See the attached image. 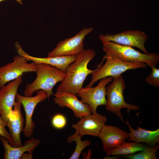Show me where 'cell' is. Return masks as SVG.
I'll return each instance as SVG.
<instances>
[{
	"label": "cell",
	"instance_id": "cell-1",
	"mask_svg": "<svg viewBox=\"0 0 159 159\" xmlns=\"http://www.w3.org/2000/svg\"><path fill=\"white\" fill-rule=\"evenodd\" d=\"M95 55V51L90 49H84L77 54L76 61L67 68L65 78L57 87L56 91L77 94L78 92L82 87L87 76L97 71L102 64L103 59L95 69L92 70L88 68V63Z\"/></svg>",
	"mask_w": 159,
	"mask_h": 159
},
{
	"label": "cell",
	"instance_id": "cell-2",
	"mask_svg": "<svg viewBox=\"0 0 159 159\" xmlns=\"http://www.w3.org/2000/svg\"><path fill=\"white\" fill-rule=\"evenodd\" d=\"M35 72L37 77L32 83L26 85L24 94L26 96H31L34 92L42 90L47 94L49 99L53 95L52 89L58 82H62L65 76V72L50 65L42 63H37Z\"/></svg>",
	"mask_w": 159,
	"mask_h": 159
},
{
	"label": "cell",
	"instance_id": "cell-3",
	"mask_svg": "<svg viewBox=\"0 0 159 159\" xmlns=\"http://www.w3.org/2000/svg\"><path fill=\"white\" fill-rule=\"evenodd\" d=\"M102 43L103 51L106 54L115 57L126 62L143 63L151 68L156 67L159 61L156 53H141L130 46L112 42Z\"/></svg>",
	"mask_w": 159,
	"mask_h": 159
},
{
	"label": "cell",
	"instance_id": "cell-4",
	"mask_svg": "<svg viewBox=\"0 0 159 159\" xmlns=\"http://www.w3.org/2000/svg\"><path fill=\"white\" fill-rule=\"evenodd\" d=\"M112 81L105 87L107 99L105 106L107 110L116 115L123 121L121 111L122 109L125 108L129 111L136 110L139 109L140 107L138 105L125 102L123 94L126 85L121 75L113 77Z\"/></svg>",
	"mask_w": 159,
	"mask_h": 159
},
{
	"label": "cell",
	"instance_id": "cell-5",
	"mask_svg": "<svg viewBox=\"0 0 159 159\" xmlns=\"http://www.w3.org/2000/svg\"><path fill=\"white\" fill-rule=\"evenodd\" d=\"M106 62L95 72L91 74L92 78L85 87H92L98 80L109 77H117L126 71L140 68H145L147 65L143 63H130L124 62L116 57L106 54Z\"/></svg>",
	"mask_w": 159,
	"mask_h": 159
},
{
	"label": "cell",
	"instance_id": "cell-6",
	"mask_svg": "<svg viewBox=\"0 0 159 159\" xmlns=\"http://www.w3.org/2000/svg\"><path fill=\"white\" fill-rule=\"evenodd\" d=\"M24 57L15 56L12 62L0 67V89L7 83L21 76L26 73L35 72L37 63H30Z\"/></svg>",
	"mask_w": 159,
	"mask_h": 159
},
{
	"label": "cell",
	"instance_id": "cell-7",
	"mask_svg": "<svg viewBox=\"0 0 159 159\" xmlns=\"http://www.w3.org/2000/svg\"><path fill=\"white\" fill-rule=\"evenodd\" d=\"M92 27L84 28L74 36L60 41L56 47L48 53L47 57L76 55L84 49L85 37L93 30Z\"/></svg>",
	"mask_w": 159,
	"mask_h": 159
},
{
	"label": "cell",
	"instance_id": "cell-8",
	"mask_svg": "<svg viewBox=\"0 0 159 159\" xmlns=\"http://www.w3.org/2000/svg\"><path fill=\"white\" fill-rule=\"evenodd\" d=\"M99 38L102 43L112 42L122 45L138 48L144 53L148 52L145 47L148 36L144 32L130 30L115 34H100Z\"/></svg>",
	"mask_w": 159,
	"mask_h": 159
},
{
	"label": "cell",
	"instance_id": "cell-9",
	"mask_svg": "<svg viewBox=\"0 0 159 159\" xmlns=\"http://www.w3.org/2000/svg\"><path fill=\"white\" fill-rule=\"evenodd\" d=\"M112 80L113 78L111 77L102 78L95 87H82L78 92L77 94L81 98L80 101L88 105L92 113H97V110L98 106L105 105V87Z\"/></svg>",
	"mask_w": 159,
	"mask_h": 159
},
{
	"label": "cell",
	"instance_id": "cell-10",
	"mask_svg": "<svg viewBox=\"0 0 159 159\" xmlns=\"http://www.w3.org/2000/svg\"><path fill=\"white\" fill-rule=\"evenodd\" d=\"M36 93L37 95L34 96H23L17 93L15 97V100L21 103L24 110L26 121L23 131L24 136L27 138L32 135L35 127L32 117L35 107L38 103L48 98L47 93L43 90H37Z\"/></svg>",
	"mask_w": 159,
	"mask_h": 159
},
{
	"label": "cell",
	"instance_id": "cell-11",
	"mask_svg": "<svg viewBox=\"0 0 159 159\" xmlns=\"http://www.w3.org/2000/svg\"><path fill=\"white\" fill-rule=\"evenodd\" d=\"M80 119L76 123L72 124V126L75 130L74 133L82 137L85 135L98 137L107 121L106 116L97 113L86 115Z\"/></svg>",
	"mask_w": 159,
	"mask_h": 159
},
{
	"label": "cell",
	"instance_id": "cell-12",
	"mask_svg": "<svg viewBox=\"0 0 159 159\" xmlns=\"http://www.w3.org/2000/svg\"><path fill=\"white\" fill-rule=\"evenodd\" d=\"M22 82L20 76L0 89V116L6 123L13 111L18 87Z\"/></svg>",
	"mask_w": 159,
	"mask_h": 159
},
{
	"label": "cell",
	"instance_id": "cell-13",
	"mask_svg": "<svg viewBox=\"0 0 159 159\" xmlns=\"http://www.w3.org/2000/svg\"><path fill=\"white\" fill-rule=\"evenodd\" d=\"M4 149L5 159H32L33 151L39 145L40 139L33 137L26 141L24 145L20 146L11 145L9 141L4 137H0Z\"/></svg>",
	"mask_w": 159,
	"mask_h": 159
},
{
	"label": "cell",
	"instance_id": "cell-14",
	"mask_svg": "<svg viewBox=\"0 0 159 159\" xmlns=\"http://www.w3.org/2000/svg\"><path fill=\"white\" fill-rule=\"evenodd\" d=\"M53 101L61 107H67L73 112L74 116L80 118L84 116L91 113L88 105L82 102L76 95L64 92L56 91Z\"/></svg>",
	"mask_w": 159,
	"mask_h": 159
},
{
	"label": "cell",
	"instance_id": "cell-15",
	"mask_svg": "<svg viewBox=\"0 0 159 159\" xmlns=\"http://www.w3.org/2000/svg\"><path fill=\"white\" fill-rule=\"evenodd\" d=\"M98 137L102 141L103 151L107 153L125 142L129 138V133L116 126L105 124Z\"/></svg>",
	"mask_w": 159,
	"mask_h": 159
},
{
	"label": "cell",
	"instance_id": "cell-16",
	"mask_svg": "<svg viewBox=\"0 0 159 159\" xmlns=\"http://www.w3.org/2000/svg\"><path fill=\"white\" fill-rule=\"evenodd\" d=\"M21 103L16 101L13 110L9 116L6 123L11 135L12 146H20L23 145L20 138V134L24 129V118L21 112Z\"/></svg>",
	"mask_w": 159,
	"mask_h": 159
},
{
	"label": "cell",
	"instance_id": "cell-17",
	"mask_svg": "<svg viewBox=\"0 0 159 159\" xmlns=\"http://www.w3.org/2000/svg\"><path fill=\"white\" fill-rule=\"evenodd\" d=\"M15 45L18 54L24 57L28 61H32L36 63L47 64L55 67L65 72L67 67L77 59V55L46 58L34 57L29 55L24 51L18 42H16Z\"/></svg>",
	"mask_w": 159,
	"mask_h": 159
},
{
	"label": "cell",
	"instance_id": "cell-18",
	"mask_svg": "<svg viewBox=\"0 0 159 159\" xmlns=\"http://www.w3.org/2000/svg\"><path fill=\"white\" fill-rule=\"evenodd\" d=\"M128 126L130 132L129 133V141L138 143H144L148 145L153 147L159 143V129L155 130H150L142 128L139 127L137 129L132 128L127 120L123 121Z\"/></svg>",
	"mask_w": 159,
	"mask_h": 159
},
{
	"label": "cell",
	"instance_id": "cell-19",
	"mask_svg": "<svg viewBox=\"0 0 159 159\" xmlns=\"http://www.w3.org/2000/svg\"><path fill=\"white\" fill-rule=\"evenodd\" d=\"M146 145L135 142H125L118 147L109 150L106 153L107 156L133 154L143 150Z\"/></svg>",
	"mask_w": 159,
	"mask_h": 159
},
{
	"label": "cell",
	"instance_id": "cell-20",
	"mask_svg": "<svg viewBox=\"0 0 159 159\" xmlns=\"http://www.w3.org/2000/svg\"><path fill=\"white\" fill-rule=\"evenodd\" d=\"M82 137L80 135L74 133L67 138V141L69 144L73 141H75L76 143L75 149L69 158V159H78L83 150L91 144V142L88 140H82Z\"/></svg>",
	"mask_w": 159,
	"mask_h": 159
},
{
	"label": "cell",
	"instance_id": "cell-21",
	"mask_svg": "<svg viewBox=\"0 0 159 159\" xmlns=\"http://www.w3.org/2000/svg\"><path fill=\"white\" fill-rule=\"evenodd\" d=\"M159 148V144L150 147L146 145L145 148L137 153L125 155V157L130 159H156V152Z\"/></svg>",
	"mask_w": 159,
	"mask_h": 159
},
{
	"label": "cell",
	"instance_id": "cell-22",
	"mask_svg": "<svg viewBox=\"0 0 159 159\" xmlns=\"http://www.w3.org/2000/svg\"><path fill=\"white\" fill-rule=\"evenodd\" d=\"M152 72L145 80L149 85L154 87H159V69L156 67L151 68Z\"/></svg>",
	"mask_w": 159,
	"mask_h": 159
},
{
	"label": "cell",
	"instance_id": "cell-23",
	"mask_svg": "<svg viewBox=\"0 0 159 159\" xmlns=\"http://www.w3.org/2000/svg\"><path fill=\"white\" fill-rule=\"evenodd\" d=\"M67 124V120L65 116L59 113L54 115L52 120V124L53 126L57 129H61L64 128Z\"/></svg>",
	"mask_w": 159,
	"mask_h": 159
},
{
	"label": "cell",
	"instance_id": "cell-24",
	"mask_svg": "<svg viewBox=\"0 0 159 159\" xmlns=\"http://www.w3.org/2000/svg\"><path fill=\"white\" fill-rule=\"evenodd\" d=\"M6 123L0 116V135L4 137L9 141V144L12 146V142L11 135L5 129Z\"/></svg>",
	"mask_w": 159,
	"mask_h": 159
},
{
	"label": "cell",
	"instance_id": "cell-25",
	"mask_svg": "<svg viewBox=\"0 0 159 159\" xmlns=\"http://www.w3.org/2000/svg\"><path fill=\"white\" fill-rule=\"evenodd\" d=\"M5 0H0V2L2 1H4ZM18 2V3L20 4H23V2L22 1L23 0H15Z\"/></svg>",
	"mask_w": 159,
	"mask_h": 159
}]
</instances>
